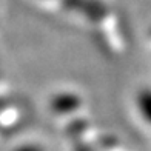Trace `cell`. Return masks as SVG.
Returning a JSON list of instances; mask_svg holds the SVG:
<instances>
[{"mask_svg":"<svg viewBox=\"0 0 151 151\" xmlns=\"http://www.w3.org/2000/svg\"><path fill=\"white\" fill-rule=\"evenodd\" d=\"M52 106L56 111H60V113L73 111V109H76L79 106V99L74 94H60L54 99Z\"/></svg>","mask_w":151,"mask_h":151,"instance_id":"cell-1","label":"cell"},{"mask_svg":"<svg viewBox=\"0 0 151 151\" xmlns=\"http://www.w3.org/2000/svg\"><path fill=\"white\" fill-rule=\"evenodd\" d=\"M139 108L143 117L151 122V90H145L139 94Z\"/></svg>","mask_w":151,"mask_h":151,"instance_id":"cell-2","label":"cell"},{"mask_svg":"<svg viewBox=\"0 0 151 151\" xmlns=\"http://www.w3.org/2000/svg\"><path fill=\"white\" fill-rule=\"evenodd\" d=\"M16 151H42V148H39L36 145H23V147L17 148Z\"/></svg>","mask_w":151,"mask_h":151,"instance_id":"cell-3","label":"cell"},{"mask_svg":"<svg viewBox=\"0 0 151 151\" xmlns=\"http://www.w3.org/2000/svg\"><path fill=\"white\" fill-rule=\"evenodd\" d=\"M76 151H91V150L83 145V147H76Z\"/></svg>","mask_w":151,"mask_h":151,"instance_id":"cell-4","label":"cell"}]
</instances>
